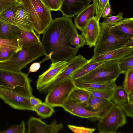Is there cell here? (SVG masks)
Returning <instances> with one entry per match:
<instances>
[{
    "label": "cell",
    "instance_id": "33",
    "mask_svg": "<svg viewBox=\"0 0 133 133\" xmlns=\"http://www.w3.org/2000/svg\"><path fill=\"white\" fill-rule=\"evenodd\" d=\"M118 64L122 73L124 74L130 69L133 68V54L119 60Z\"/></svg>",
    "mask_w": 133,
    "mask_h": 133
},
{
    "label": "cell",
    "instance_id": "28",
    "mask_svg": "<svg viewBox=\"0 0 133 133\" xmlns=\"http://www.w3.org/2000/svg\"><path fill=\"white\" fill-rule=\"evenodd\" d=\"M102 63H87L76 71L70 77L73 81L76 80L90 72Z\"/></svg>",
    "mask_w": 133,
    "mask_h": 133
},
{
    "label": "cell",
    "instance_id": "17",
    "mask_svg": "<svg viewBox=\"0 0 133 133\" xmlns=\"http://www.w3.org/2000/svg\"><path fill=\"white\" fill-rule=\"evenodd\" d=\"M12 24L21 29L35 32L30 14L21 3L15 13Z\"/></svg>",
    "mask_w": 133,
    "mask_h": 133
},
{
    "label": "cell",
    "instance_id": "45",
    "mask_svg": "<svg viewBox=\"0 0 133 133\" xmlns=\"http://www.w3.org/2000/svg\"><path fill=\"white\" fill-rule=\"evenodd\" d=\"M125 46L128 47H133V39L129 40Z\"/></svg>",
    "mask_w": 133,
    "mask_h": 133
},
{
    "label": "cell",
    "instance_id": "21",
    "mask_svg": "<svg viewBox=\"0 0 133 133\" xmlns=\"http://www.w3.org/2000/svg\"><path fill=\"white\" fill-rule=\"evenodd\" d=\"M21 29L13 24L4 22L0 20V38L12 39L19 38Z\"/></svg>",
    "mask_w": 133,
    "mask_h": 133
},
{
    "label": "cell",
    "instance_id": "13",
    "mask_svg": "<svg viewBox=\"0 0 133 133\" xmlns=\"http://www.w3.org/2000/svg\"><path fill=\"white\" fill-rule=\"evenodd\" d=\"M69 62L67 61L52 62L49 68L39 76L36 82L37 89L54 79L66 67Z\"/></svg>",
    "mask_w": 133,
    "mask_h": 133
},
{
    "label": "cell",
    "instance_id": "15",
    "mask_svg": "<svg viewBox=\"0 0 133 133\" xmlns=\"http://www.w3.org/2000/svg\"><path fill=\"white\" fill-rule=\"evenodd\" d=\"M133 47L125 46L102 54L89 60L88 63H102L112 60H119L122 58L133 54Z\"/></svg>",
    "mask_w": 133,
    "mask_h": 133
},
{
    "label": "cell",
    "instance_id": "23",
    "mask_svg": "<svg viewBox=\"0 0 133 133\" xmlns=\"http://www.w3.org/2000/svg\"><path fill=\"white\" fill-rule=\"evenodd\" d=\"M111 101L107 99L94 96L90 94L85 107L88 110L93 112L100 111Z\"/></svg>",
    "mask_w": 133,
    "mask_h": 133
},
{
    "label": "cell",
    "instance_id": "20",
    "mask_svg": "<svg viewBox=\"0 0 133 133\" xmlns=\"http://www.w3.org/2000/svg\"><path fill=\"white\" fill-rule=\"evenodd\" d=\"M74 82L76 87L83 89L113 90L117 86L116 81L101 83L88 82L76 80Z\"/></svg>",
    "mask_w": 133,
    "mask_h": 133
},
{
    "label": "cell",
    "instance_id": "14",
    "mask_svg": "<svg viewBox=\"0 0 133 133\" xmlns=\"http://www.w3.org/2000/svg\"><path fill=\"white\" fill-rule=\"evenodd\" d=\"M92 0H64L59 10L63 16L71 18L89 4Z\"/></svg>",
    "mask_w": 133,
    "mask_h": 133
},
{
    "label": "cell",
    "instance_id": "41",
    "mask_svg": "<svg viewBox=\"0 0 133 133\" xmlns=\"http://www.w3.org/2000/svg\"><path fill=\"white\" fill-rule=\"evenodd\" d=\"M18 0H0V14L8 7L14 4Z\"/></svg>",
    "mask_w": 133,
    "mask_h": 133
},
{
    "label": "cell",
    "instance_id": "9",
    "mask_svg": "<svg viewBox=\"0 0 133 133\" xmlns=\"http://www.w3.org/2000/svg\"><path fill=\"white\" fill-rule=\"evenodd\" d=\"M86 104L76 102L69 97L62 107L65 111L74 115L95 121L103 117L115 104L111 101L108 104L100 111L93 112L86 108Z\"/></svg>",
    "mask_w": 133,
    "mask_h": 133
},
{
    "label": "cell",
    "instance_id": "18",
    "mask_svg": "<svg viewBox=\"0 0 133 133\" xmlns=\"http://www.w3.org/2000/svg\"><path fill=\"white\" fill-rule=\"evenodd\" d=\"M95 10L93 4H89L75 18L76 28L82 32L89 21L94 17Z\"/></svg>",
    "mask_w": 133,
    "mask_h": 133
},
{
    "label": "cell",
    "instance_id": "29",
    "mask_svg": "<svg viewBox=\"0 0 133 133\" xmlns=\"http://www.w3.org/2000/svg\"><path fill=\"white\" fill-rule=\"evenodd\" d=\"M34 111L43 119L50 117L55 112L54 107L45 102L34 108Z\"/></svg>",
    "mask_w": 133,
    "mask_h": 133
},
{
    "label": "cell",
    "instance_id": "3",
    "mask_svg": "<svg viewBox=\"0 0 133 133\" xmlns=\"http://www.w3.org/2000/svg\"><path fill=\"white\" fill-rule=\"evenodd\" d=\"M21 4L29 13L34 30L43 34L53 20L51 11L41 0H20Z\"/></svg>",
    "mask_w": 133,
    "mask_h": 133
},
{
    "label": "cell",
    "instance_id": "19",
    "mask_svg": "<svg viewBox=\"0 0 133 133\" xmlns=\"http://www.w3.org/2000/svg\"><path fill=\"white\" fill-rule=\"evenodd\" d=\"M119 34L130 39H133V18H126L113 26L108 27Z\"/></svg>",
    "mask_w": 133,
    "mask_h": 133
},
{
    "label": "cell",
    "instance_id": "7",
    "mask_svg": "<svg viewBox=\"0 0 133 133\" xmlns=\"http://www.w3.org/2000/svg\"><path fill=\"white\" fill-rule=\"evenodd\" d=\"M98 121L97 129L99 133H115L119 127L127 123L126 115L122 109L115 104Z\"/></svg>",
    "mask_w": 133,
    "mask_h": 133
},
{
    "label": "cell",
    "instance_id": "46",
    "mask_svg": "<svg viewBox=\"0 0 133 133\" xmlns=\"http://www.w3.org/2000/svg\"></svg>",
    "mask_w": 133,
    "mask_h": 133
},
{
    "label": "cell",
    "instance_id": "31",
    "mask_svg": "<svg viewBox=\"0 0 133 133\" xmlns=\"http://www.w3.org/2000/svg\"><path fill=\"white\" fill-rule=\"evenodd\" d=\"M123 12L119 13L117 15H111L104 18V21L100 23L101 28L111 27L123 19Z\"/></svg>",
    "mask_w": 133,
    "mask_h": 133
},
{
    "label": "cell",
    "instance_id": "42",
    "mask_svg": "<svg viewBox=\"0 0 133 133\" xmlns=\"http://www.w3.org/2000/svg\"><path fill=\"white\" fill-rule=\"evenodd\" d=\"M112 12V7L108 2L106 5L102 14L101 17L105 18L111 16Z\"/></svg>",
    "mask_w": 133,
    "mask_h": 133
},
{
    "label": "cell",
    "instance_id": "25",
    "mask_svg": "<svg viewBox=\"0 0 133 133\" xmlns=\"http://www.w3.org/2000/svg\"><path fill=\"white\" fill-rule=\"evenodd\" d=\"M21 4L18 1L0 14V20L6 23L12 24L15 13Z\"/></svg>",
    "mask_w": 133,
    "mask_h": 133
},
{
    "label": "cell",
    "instance_id": "22",
    "mask_svg": "<svg viewBox=\"0 0 133 133\" xmlns=\"http://www.w3.org/2000/svg\"><path fill=\"white\" fill-rule=\"evenodd\" d=\"M40 35L36 32H33L21 29V34L19 37L22 41V47H29L41 42Z\"/></svg>",
    "mask_w": 133,
    "mask_h": 133
},
{
    "label": "cell",
    "instance_id": "12",
    "mask_svg": "<svg viewBox=\"0 0 133 133\" xmlns=\"http://www.w3.org/2000/svg\"><path fill=\"white\" fill-rule=\"evenodd\" d=\"M27 124L28 133H57L63 127V124H57L55 120L48 125L41 119L33 117L29 118Z\"/></svg>",
    "mask_w": 133,
    "mask_h": 133
},
{
    "label": "cell",
    "instance_id": "34",
    "mask_svg": "<svg viewBox=\"0 0 133 133\" xmlns=\"http://www.w3.org/2000/svg\"><path fill=\"white\" fill-rule=\"evenodd\" d=\"M96 18L100 21L102 12L109 0H92Z\"/></svg>",
    "mask_w": 133,
    "mask_h": 133
},
{
    "label": "cell",
    "instance_id": "26",
    "mask_svg": "<svg viewBox=\"0 0 133 133\" xmlns=\"http://www.w3.org/2000/svg\"><path fill=\"white\" fill-rule=\"evenodd\" d=\"M90 94L84 89L75 87L71 93L69 97L78 103L86 104Z\"/></svg>",
    "mask_w": 133,
    "mask_h": 133
},
{
    "label": "cell",
    "instance_id": "35",
    "mask_svg": "<svg viewBox=\"0 0 133 133\" xmlns=\"http://www.w3.org/2000/svg\"><path fill=\"white\" fill-rule=\"evenodd\" d=\"M70 44L75 47H82L86 44V41L82 34H79L78 32L75 33L71 38Z\"/></svg>",
    "mask_w": 133,
    "mask_h": 133
},
{
    "label": "cell",
    "instance_id": "32",
    "mask_svg": "<svg viewBox=\"0 0 133 133\" xmlns=\"http://www.w3.org/2000/svg\"><path fill=\"white\" fill-rule=\"evenodd\" d=\"M83 89L94 96L105 99L109 101L111 100L113 90Z\"/></svg>",
    "mask_w": 133,
    "mask_h": 133
},
{
    "label": "cell",
    "instance_id": "4",
    "mask_svg": "<svg viewBox=\"0 0 133 133\" xmlns=\"http://www.w3.org/2000/svg\"><path fill=\"white\" fill-rule=\"evenodd\" d=\"M32 80L28 74L0 68V87L9 88L25 97L33 96Z\"/></svg>",
    "mask_w": 133,
    "mask_h": 133
},
{
    "label": "cell",
    "instance_id": "1",
    "mask_svg": "<svg viewBox=\"0 0 133 133\" xmlns=\"http://www.w3.org/2000/svg\"><path fill=\"white\" fill-rule=\"evenodd\" d=\"M77 32L71 18L63 16L53 19L43 33L41 43L46 57L41 62L69 61L75 57L79 48L72 47L70 41Z\"/></svg>",
    "mask_w": 133,
    "mask_h": 133
},
{
    "label": "cell",
    "instance_id": "10",
    "mask_svg": "<svg viewBox=\"0 0 133 133\" xmlns=\"http://www.w3.org/2000/svg\"><path fill=\"white\" fill-rule=\"evenodd\" d=\"M0 98L14 109L34 111L29 98L10 89L0 87Z\"/></svg>",
    "mask_w": 133,
    "mask_h": 133
},
{
    "label": "cell",
    "instance_id": "43",
    "mask_svg": "<svg viewBox=\"0 0 133 133\" xmlns=\"http://www.w3.org/2000/svg\"><path fill=\"white\" fill-rule=\"evenodd\" d=\"M29 98L31 104L34 108L42 102L40 99L35 97L33 95L31 96Z\"/></svg>",
    "mask_w": 133,
    "mask_h": 133
},
{
    "label": "cell",
    "instance_id": "27",
    "mask_svg": "<svg viewBox=\"0 0 133 133\" xmlns=\"http://www.w3.org/2000/svg\"><path fill=\"white\" fill-rule=\"evenodd\" d=\"M111 101L114 104L119 106L128 102L127 95L122 86H117L113 89Z\"/></svg>",
    "mask_w": 133,
    "mask_h": 133
},
{
    "label": "cell",
    "instance_id": "11",
    "mask_svg": "<svg viewBox=\"0 0 133 133\" xmlns=\"http://www.w3.org/2000/svg\"><path fill=\"white\" fill-rule=\"evenodd\" d=\"M89 61L81 55L76 56L69 61L67 66L54 79L37 90L41 93H47L56 84L70 77L78 69L88 63Z\"/></svg>",
    "mask_w": 133,
    "mask_h": 133
},
{
    "label": "cell",
    "instance_id": "30",
    "mask_svg": "<svg viewBox=\"0 0 133 133\" xmlns=\"http://www.w3.org/2000/svg\"><path fill=\"white\" fill-rule=\"evenodd\" d=\"M22 46V41L19 37L12 39L0 38V47L9 48L17 51L21 49Z\"/></svg>",
    "mask_w": 133,
    "mask_h": 133
},
{
    "label": "cell",
    "instance_id": "39",
    "mask_svg": "<svg viewBox=\"0 0 133 133\" xmlns=\"http://www.w3.org/2000/svg\"><path fill=\"white\" fill-rule=\"evenodd\" d=\"M68 127L74 132L75 133H92L95 131L94 128H90L81 126L69 125Z\"/></svg>",
    "mask_w": 133,
    "mask_h": 133
},
{
    "label": "cell",
    "instance_id": "6",
    "mask_svg": "<svg viewBox=\"0 0 133 133\" xmlns=\"http://www.w3.org/2000/svg\"><path fill=\"white\" fill-rule=\"evenodd\" d=\"M130 39L110 30L108 27L101 28L99 36L94 47V54L92 58L124 46Z\"/></svg>",
    "mask_w": 133,
    "mask_h": 133
},
{
    "label": "cell",
    "instance_id": "16",
    "mask_svg": "<svg viewBox=\"0 0 133 133\" xmlns=\"http://www.w3.org/2000/svg\"><path fill=\"white\" fill-rule=\"evenodd\" d=\"M101 29L99 20L95 16L88 23L82 34L85 38L86 44L89 47L96 45Z\"/></svg>",
    "mask_w": 133,
    "mask_h": 133
},
{
    "label": "cell",
    "instance_id": "37",
    "mask_svg": "<svg viewBox=\"0 0 133 133\" xmlns=\"http://www.w3.org/2000/svg\"><path fill=\"white\" fill-rule=\"evenodd\" d=\"M51 11L59 10L64 0H41Z\"/></svg>",
    "mask_w": 133,
    "mask_h": 133
},
{
    "label": "cell",
    "instance_id": "36",
    "mask_svg": "<svg viewBox=\"0 0 133 133\" xmlns=\"http://www.w3.org/2000/svg\"><path fill=\"white\" fill-rule=\"evenodd\" d=\"M25 131V122L22 121L19 124L12 126L7 129L0 131V133H24Z\"/></svg>",
    "mask_w": 133,
    "mask_h": 133
},
{
    "label": "cell",
    "instance_id": "5",
    "mask_svg": "<svg viewBox=\"0 0 133 133\" xmlns=\"http://www.w3.org/2000/svg\"><path fill=\"white\" fill-rule=\"evenodd\" d=\"M118 60L103 62L90 72L78 80L84 82L105 83L116 81L122 73L119 67Z\"/></svg>",
    "mask_w": 133,
    "mask_h": 133
},
{
    "label": "cell",
    "instance_id": "38",
    "mask_svg": "<svg viewBox=\"0 0 133 133\" xmlns=\"http://www.w3.org/2000/svg\"><path fill=\"white\" fill-rule=\"evenodd\" d=\"M16 51L12 49L6 47H0V62L8 60Z\"/></svg>",
    "mask_w": 133,
    "mask_h": 133
},
{
    "label": "cell",
    "instance_id": "24",
    "mask_svg": "<svg viewBox=\"0 0 133 133\" xmlns=\"http://www.w3.org/2000/svg\"><path fill=\"white\" fill-rule=\"evenodd\" d=\"M124 74L125 76L122 87L127 95L128 101L133 100V68Z\"/></svg>",
    "mask_w": 133,
    "mask_h": 133
},
{
    "label": "cell",
    "instance_id": "40",
    "mask_svg": "<svg viewBox=\"0 0 133 133\" xmlns=\"http://www.w3.org/2000/svg\"><path fill=\"white\" fill-rule=\"evenodd\" d=\"M120 106L126 116L133 117V100L130 101Z\"/></svg>",
    "mask_w": 133,
    "mask_h": 133
},
{
    "label": "cell",
    "instance_id": "2",
    "mask_svg": "<svg viewBox=\"0 0 133 133\" xmlns=\"http://www.w3.org/2000/svg\"><path fill=\"white\" fill-rule=\"evenodd\" d=\"M46 55L41 42L15 51L7 61L0 62V68L19 72L30 63Z\"/></svg>",
    "mask_w": 133,
    "mask_h": 133
},
{
    "label": "cell",
    "instance_id": "44",
    "mask_svg": "<svg viewBox=\"0 0 133 133\" xmlns=\"http://www.w3.org/2000/svg\"><path fill=\"white\" fill-rule=\"evenodd\" d=\"M40 62H36L33 63L30 67L28 74L36 72L40 68Z\"/></svg>",
    "mask_w": 133,
    "mask_h": 133
},
{
    "label": "cell",
    "instance_id": "8",
    "mask_svg": "<svg viewBox=\"0 0 133 133\" xmlns=\"http://www.w3.org/2000/svg\"><path fill=\"white\" fill-rule=\"evenodd\" d=\"M75 87L74 81L70 77L50 88L44 102L54 107H62Z\"/></svg>",
    "mask_w": 133,
    "mask_h": 133
}]
</instances>
